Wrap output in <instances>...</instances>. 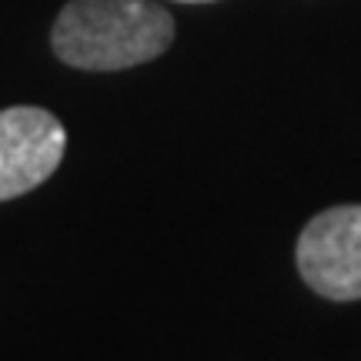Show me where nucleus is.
<instances>
[{
	"label": "nucleus",
	"mask_w": 361,
	"mask_h": 361,
	"mask_svg": "<svg viewBox=\"0 0 361 361\" xmlns=\"http://www.w3.org/2000/svg\"><path fill=\"white\" fill-rule=\"evenodd\" d=\"M295 261L301 281L328 301H361V204H338L305 224Z\"/></svg>",
	"instance_id": "2"
},
{
	"label": "nucleus",
	"mask_w": 361,
	"mask_h": 361,
	"mask_svg": "<svg viewBox=\"0 0 361 361\" xmlns=\"http://www.w3.org/2000/svg\"><path fill=\"white\" fill-rule=\"evenodd\" d=\"M67 130L57 114L30 104L0 111V201L24 197L61 168Z\"/></svg>",
	"instance_id": "3"
},
{
	"label": "nucleus",
	"mask_w": 361,
	"mask_h": 361,
	"mask_svg": "<svg viewBox=\"0 0 361 361\" xmlns=\"http://www.w3.org/2000/svg\"><path fill=\"white\" fill-rule=\"evenodd\" d=\"M180 4H211V0H180Z\"/></svg>",
	"instance_id": "4"
},
{
	"label": "nucleus",
	"mask_w": 361,
	"mask_h": 361,
	"mask_svg": "<svg viewBox=\"0 0 361 361\" xmlns=\"http://www.w3.org/2000/svg\"><path fill=\"white\" fill-rule=\"evenodd\" d=\"M174 17L151 0H71L51 27L57 61L78 71H128L174 44Z\"/></svg>",
	"instance_id": "1"
}]
</instances>
